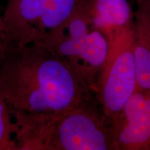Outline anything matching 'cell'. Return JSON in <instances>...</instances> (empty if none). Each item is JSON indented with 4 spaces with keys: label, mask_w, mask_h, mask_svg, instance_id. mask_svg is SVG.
<instances>
[{
    "label": "cell",
    "mask_w": 150,
    "mask_h": 150,
    "mask_svg": "<svg viewBox=\"0 0 150 150\" xmlns=\"http://www.w3.org/2000/svg\"><path fill=\"white\" fill-rule=\"evenodd\" d=\"M0 94L16 150H27L56 119L97 98L79 74L45 47L10 43L0 54Z\"/></svg>",
    "instance_id": "obj_1"
},
{
    "label": "cell",
    "mask_w": 150,
    "mask_h": 150,
    "mask_svg": "<svg viewBox=\"0 0 150 150\" xmlns=\"http://www.w3.org/2000/svg\"><path fill=\"white\" fill-rule=\"evenodd\" d=\"M86 4L63 25L35 45L45 47L70 66L96 93L109 43L102 32L92 27Z\"/></svg>",
    "instance_id": "obj_2"
},
{
    "label": "cell",
    "mask_w": 150,
    "mask_h": 150,
    "mask_svg": "<svg viewBox=\"0 0 150 150\" xmlns=\"http://www.w3.org/2000/svg\"><path fill=\"white\" fill-rule=\"evenodd\" d=\"M27 150H112L110 123L98 99L56 119Z\"/></svg>",
    "instance_id": "obj_3"
},
{
    "label": "cell",
    "mask_w": 150,
    "mask_h": 150,
    "mask_svg": "<svg viewBox=\"0 0 150 150\" xmlns=\"http://www.w3.org/2000/svg\"><path fill=\"white\" fill-rule=\"evenodd\" d=\"M87 0H8L3 35L16 46L38 44L63 25Z\"/></svg>",
    "instance_id": "obj_4"
},
{
    "label": "cell",
    "mask_w": 150,
    "mask_h": 150,
    "mask_svg": "<svg viewBox=\"0 0 150 150\" xmlns=\"http://www.w3.org/2000/svg\"><path fill=\"white\" fill-rule=\"evenodd\" d=\"M107 40L109 50L97 80L96 95L105 117L110 122L117 117L138 86L134 26L112 35Z\"/></svg>",
    "instance_id": "obj_5"
},
{
    "label": "cell",
    "mask_w": 150,
    "mask_h": 150,
    "mask_svg": "<svg viewBox=\"0 0 150 150\" xmlns=\"http://www.w3.org/2000/svg\"><path fill=\"white\" fill-rule=\"evenodd\" d=\"M109 123L112 150H150V90L137 87Z\"/></svg>",
    "instance_id": "obj_6"
},
{
    "label": "cell",
    "mask_w": 150,
    "mask_h": 150,
    "mask_svg": "<svg viewBox=\"0 0 150 150\" xmlns=\"http://www.w3.org/2000/svg\"><path fill=\"white\" fill-rule=\"evenodd\" d=\"M93 29L106 38L134 26V14L127 0H87Z\"/></svg>",
    "instance_id": "obj_7"
},
{
    "label": "cell",
    "mask_w": 150,
    "mask_h": 150,
    "mask_svg": "<svg viewBox=\"0 0 150 150\" xmlns=\"http://www.w3.org/2000/svg\"><path fill=\"white\" fill-rule=\"evenodd\" d=\"M134 54L137 83L150 90V0H142L134 14Z\"/></svg>",
    "instance_id": "obj_8"
},
{
    "label": "cell",
    "mask_w": 150,
    "mask_h": 150,
    "mask_svg": "<svg viewBox=\"0 0 150 150\" xmlns=\"http://www.w3.org/2000/svg\"><path fill=\"white\" fill-rule=\"evenodd\" d=\"M0 150H16L8 106L0 94Z\"/></svg>",
    "instance_id": "obj_9"
},
{
    "label": "cell",
    "mask_w": 150,
    "mask_h": 150,
    "mask_svg": "<svg viewBox=\"0 0 150 150\" xmlns=\"http://www.w3.org/2000/svg\"><path fill=\"white\" fill-rule=\"evenodd\" d=\"M8 42L6 40V39L4 37L3 34L1 33H0V54L1 53V52L4 50L6 47L8 45Z\"/></svg>",
    "instance_id": "obj_10"
},
{
    "label": "cell",
    "mask_w": 150,
    "mask_h": 150,
    "mask_svg": "<svg viewBox=\"0 0 150 150\" xmlns=\"http://www.w3.org/2000/svg\"><path fill=\"white\" fill-rule=\"evenodd\" d=\"M3 21H2V16H0V33L3 34Z\"/></svg>",
    "instance_id": "obj_11"
},
{
    "label": "cell",
    "mask_w": 150,
    "mask_h": 150,
    "mask_svg": "<svg viewBox=\"0 0 150 150\" xmlns=\"http://www.w3.org/2000/svg\"><path fill=\"white\" fill-rule=\"evenodd\" d=\"M135 1H136V3L138 4H140V2H141V1H142V0H135Z\"/></svg>",
    "instance_id": "obj_12"
}]
</instances>
